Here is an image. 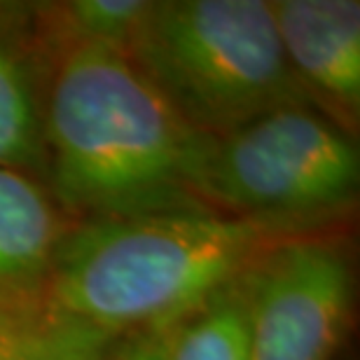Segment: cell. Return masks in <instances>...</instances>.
<instances>
[{"instance_id":"52a82bcc","label":"cell","mask_w":360,"mask_h":360,"mask_svg":"<svg viewBox=\"0 0 360 360\" xmlns=\"http://www.w3.org/2000/svg\"><path fill=\"white\" fill-rule=\"evenodd\" d=\"M70 220L40 180L0 169V304L40 297Z\"/></svg>"},{"instance_id":"5b68a950","label":"cell","mask_w":360,"mask_h":360,"mask_svg":"<svg viewBox=\"0 0 360 360\" xmlns=\"http://www.w3.org/2000/svg\"><path fill=\"white\" fill-rule=\"evenodd\" d=\"M250 360H333L349 326L354 274L330 234L271 246L248 271Z\"/></svg>"},{"instance_id":"7a4b0ae2","label":"cell","mask_w":360,"mask_h":360,"mask_svg":"<svg viewBox=\"0 0 360 360\" xmlns=\"http://www.w3.org/2000/svg\"><path fill=\"white\" fill-rule=\"evenodd\" d=\"M290 236L206 206L80 222L63 236L45 292L115 337L164 333Z\"/></svg>"},{"instance_id":"30bf717a","label":"cell","mask_w":360,"mask_h":360,"mask_svg":"<svg viewBox=\"0 0 360 360\" xmlns=\"http://www.w3.org/2000/svg\"><path fill=\"white\" fill-rule=\"evenodd\" d=\"M248 271L164 330V358L250 360Z\"/></svg>"},{"instance_id":"3957f363","label":"cell","mask_w":360,"mask_h":360,"mask_svg":"<svg viewBox=\"0 0 360 360\" xmlns=\"http://www.w3.org/2000/svg\"><path fill=\"white\" fill-rule=\"evenodd\" d=\"M127 56L187 124L213 139L274 108L309 103L262 0L153 3Z\"/></svg>"},{"instance_id":"ba28073f","label":"cell","mask_w":360,"mask_h":360,"mask_svg":"<svg viewBox=\"0 0 360 360\" xmlns=\"http://www.w3.org/2000/svg\"><path fill=\"white\" fill-rule=\"evenodd\" d=\"M0 169L40 183L45 176L42 77L26 49L14 5H0Z\"/></svg>"},{"instance_id":"8992f818","label":"cell","mask_w":360,"mask_h":360,"mask_svg":"<svg viewBox=\"0 0 360 360\" xmlns=\"http://www.w3.org/2000/svg\"><path fill=\"white\" fill-rule=\"evenodd\" d=\"M271 12L300 91L354 136L360 117V3L276 0Z\"/></svg>"},{"instance_id":"6da1fadb","label":"cell","mask_w":360,"mask_h":360,"mask_svg":"<svg viewBox=\"0 0 360 360\" xmlns=\"http://www.w3.org/2000/svg\"><path fill=\"white\" fill-rule=\"evenodd\" d=\"M208 141L122 52L70 49L42 73V183L70 225L204 206Z\"/></svg>"},{"instance_id":"8fae6325","label":"cell","mask_w":360,"mask_h":360,"mask_svg":"<svg viewBox=\"0 0 360 360\" xmlns=\"http://www.w3.org/2000/svg\"><path fill=\"white\" fill-rule=\"evenodd\" d=\"M105 360H167L162 333H134L120 337Z\"/></svg>"},{"instance_id":"9c48e42d","label":"cell","mask_w":360,"mask_h":360,"mask_svg":"<svg viewBox=\"0 0 360 360\" xmlns=\"http://www.w3.org/2000/svg\"><path fill=\"white\" fill-rule=\"evenodd\" d=\"M117 340L66 314L47 292L0 304V360H105Z\"/></svg>"},{"instance_id":"277c9868","label":"cell","mask_w":360,"mask_h":360,"mask_svg":"<svg viewBox=\"0 0 360 360\" xmlns=\"http://www.w3.org/2000/svg\"><path fill=\"white\" fill-rule=\"evenodd\" d=\"M354 136L309 103H288L208 141L197 178L206 208L285 234H319L358 199Z\"/></svg>"}]
</instances>
